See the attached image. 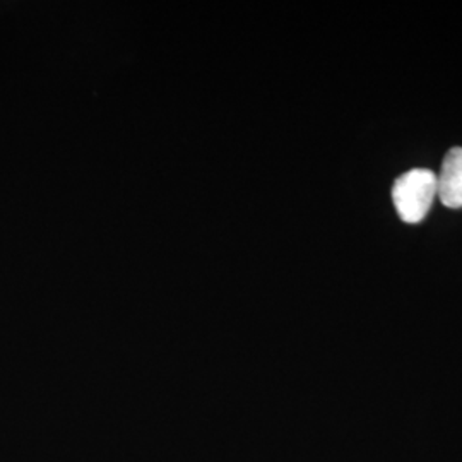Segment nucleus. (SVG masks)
<instances>
[{"instance_id":"nucleus-1","label":"nucleus","mask_w":462,"mask_h":462,"mask_svg":"<svg viewBox=\"0 0 462 462\" xmlns=\"http://www.w3.org/2000/svg\"><path fill=\"white\" fill-rule=\"evenodd\" d=\"M435 198H439L437 175L427 168L410 170L393 185L397 215L408 225H416L425 219Z\"/></svg>"},{"instance_id":"nucleus-2","label":"nucleus","mask_w":462,"mask_h":462,"mask_svg":"<svg viewBox=\"0 0 462 462\" xmlns=\"http://www.w3.org/2000/svg\"><path fill=\"white\" fill-rule=\"evenodd\" d=\"M439 199L450 209L462 208V148L450 149L437 175Z\"/></svg>"}]
</instances>
